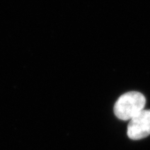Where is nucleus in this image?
Returning <instances> with one entry per match:
<instances>
[{
  "label": "nucleus",
  "mask_w": 150,
  "mask_h": 150,
  "mask_svg": "<svg viewBox=\"0 0 150 150\" xmlns=\"http://www.w3.org/2000/svg\"><path fill=\"white\" fill-rule=\"evenodd\" d=\"M150 135V110H142L130 120L127 136L132 140H140Z\"/></svg>",
  "instance_id": "f03ea898"
},
{
  "label": "nucleus",
  "mask_w": 150,
  "mask_h": 150,
  "mask_svg": "<svg viewBox=\"0 0 150 150\" xmlns=\"http://www.w3.org/2000/svg\"><path fill=\"white\" fill-rule=\"evenodd\" d=\"M145 97L142 93L131 91L118 98L114 106V113L122 120H130L144 110Z\"/></svg>",
  "instance_id": "f257e3e1"
}]
</instances>
